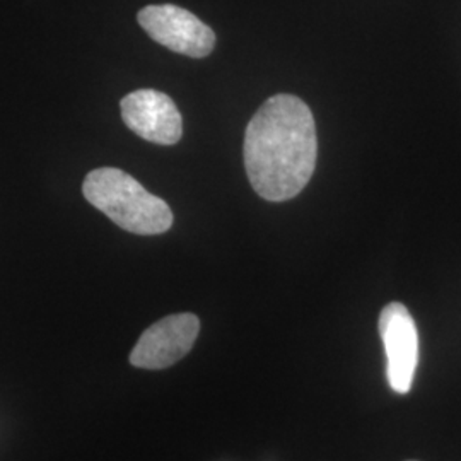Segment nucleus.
<instances>
[{"instance_id": "3", "label": "nucleus", "mask_w": 461, "mask_h": 461, "mask_svg": "<svg viewBox=\"0 0 461 461\" xmlns=\"http://www.w3.org/2000/svg\"><path fill=\"white\" fill-rule=\"evenodd\" d=\"M137 17L144 32L171 51L203 59L214 50V32L195 14L178 5H148Z\"/></svg>"}, {"instance_id": "2", "label": "nucleus", "mask_w": 461, "mask_h": 461, "mask_svg": "<svg viewBox=\"0 0 461 461\" xmlns=\"http://www.w3.org/2000/svg\"><path fill=\"white\" fill-rule=\"evenodd\" d=\"M83 192L91 205L133 234H163L173 226V212L165 200L149 194L122 169L98 167L91 171L84 180Z\"/></svg>"}, {"instance_id": "6", "label": "nucleus", "mask_w": 461, "mask_h": 461, "mask_svg": "<svg viewBox=\"0 0 461 461\" xmlns=\"http://www.w3.org/2000/svg\"><path fill=\"white\" fill-rule=\"evenodd\" d=\"M125 125L152 144L173 146L182 139L183 122L175 101L156 89H139L120 103Z\"/></svg>"}, {"instance_id": "5", "label": "nucleus", "mask_w": 461, "mask_h": 461, "mask_svg": "<svg viewBox=\"0 0 461 461\" xmlns=\"http://www.w3.org/2000/svg\"><path fill=\"white\" fill-rule=\"evenodd\" d=\"M378 327L388 359V383L396 393L405 395L412 388L419 363V333L412 314L402 303H390L379 314Z\"/></svg>"}, {"instance_id": "4", "label": "nucleus", "mask_w": 461, "mask_h": 461, "mask_svg": "<svg viewBox=\"0 0 461 461\" xmlns=\"http://www.w3.org/2000/svg\"><path fill=\"white\" fill-rule=\"evenodd\" d=\"M200 331L195 314L166 316L150 325L139 339L131 354V363L140 369H166L182 361L192 350Z\"/></svg>"}, {"instance_id": "1", "label": "nucleus", "mask_w": 461, "mask_h": 461, "mask_svg": "<svg viewBox=\"0 0 461 461\" xmlns=\"http://www.w3.org/2000/svg\"><path fill=\"white\" fill-rule=\"evenodd\" d=\"M318 139L313 113L303 99H267L248 123L245 167L253 190L268 202L296 197L313 176Z\"/></svg>"}]
</instances>
